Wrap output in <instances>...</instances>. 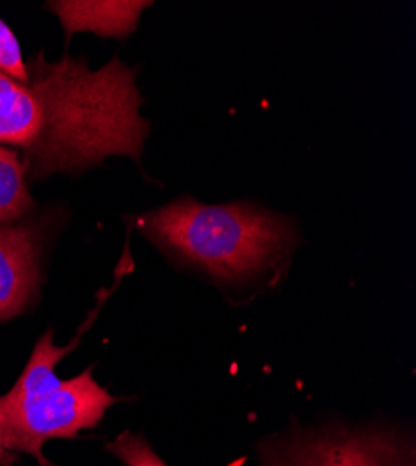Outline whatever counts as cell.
Instances as JSON below:
<instances>
[{
  "mask_svg": "<svg viewBox=\"0 0 416 466\" xmlns=\"http://www.w3.org/2000/svg\"><path fill=\"white\" fill-rule=\"evenodd\" d=\"M26 73V83L0 73V146L21 155L28 179L77 174L118 155L140 163L149 122L135 67L112 58L90 69L40 53Z\"/></svg>",
  "mask_w": 416,
  "mask_h": 466,
  "instance_id": "obj_1",
  "label": "cell"
},
{
  "mask_svg": "<svg viewBox=\"0 0 416 466\" xmlns=\"http://www.w3.org/2000/svg\"><path fill=\"white\" fill-rule=\"evenodd\" d=\"M131 222L165 252L230 284L273 273L299 241L286 217L243 202L208 206L183 197Z\"/></svg>",
  "mask_w": 416,
  "mask_h": 466,
  "instance_id": "obj_2",
  "label": "cell"
},
{
  "mask_svg": "<svg viewBox=\"0 0 416 466\" xmlns=\"http://www.w3.org/2000/svg\"><path fill=\"white\" fill-rule=\"evenodd\" d=\"M83 330L85 325L66 347L55 343L51 329L36 341L17 382L0 396V448L51 466L44 455L49 441L77 439L97 427L107 410L120 401L94 379V366L71 379L56 375V364L73 351Z\"/></svg>",
  "mask_w": 416,
  "mask_h": 466,
  "instance_id": "obj_3",
  "label": "cell"
},
{
  "mask_svg": "<svg viewBox=\"0 0 416 466\" xmlns=\"http://www.w3.org/2000/svg\"><path fill=\"white\" fill-rule=\"evenodd\" d=\"M261 466H416L414 441L391 427L299 430L259 446Z\"/></svg>",
  "mask_w": 416,
  "mask_h": 466,
  "instance_id": "obj_4",
  "label": "cell"
},
{
  "mask_svg": "<svg viewBox=\"0 0 416 466\" xmlns=\"http://www.w3.org/2000/svg\"><path fill=\"white\" fill-rule=\"evenodd\" d=\"M42 231L32 224H0V323L23 316L40 297Z\"/></svg>",
  "mask_w": 416,
  "mask_h": 466,
  "instance_id": "obj_5",
  "label": "cell"
},
{
  "mask_svg": "<svg viewBox=\"0 0 416 466\" xmlns=\"http://www.w3.org/2000/svg\"><path fill=\"white\" fill-rule=\"evenodd\" d=\"M147 0H62L47 3V8L60 19L66 35L75 32H92L99 37L131 35L142 12L149 8Z\"/></svg>",
  "mask_w": 416,
  "mask_h": 466,
  "instance_id": "obj_6",
  "label": "cell"
},
{
  "mask_svg": "<svg viewBox=\"0 0 416 466\" xmlns=\"http://www.w3.org/2000/svg\"><path fill=\"white\" fill-rule=\"evenodd\" d=\"M34 208L21 155L0 146V224H12Z\"/></svg>",
  "mask_w": 416,
  "mask_h": 466,
  "instance_id": "obj_7",
  "label": "cell"
},
{
  "mask_svg": "<svg viewBox=\"0 0 416 466\" xmlns=\"http://www.w3.org/2000/svg\"><path fill=\"white\" fill-rule=\"evenodd\" d=\"M107 451L120 459L126 466H167L142 435L129 431L108 442Z\"/></svg>",
  "mask_w": 416,
  "mask_h": 466,
  "instance_id": "obj_8",
  "label": "cell"
},
{
  "mask_svg": "<svg viewBox=\"0 0 416 466\" xmlns=\"http://www.w3.org/2000/svg\"><path fill=\"white\" fill-rule=\"evenodd\" d=\"M0 73H5L19 83H26V62L21 53L17 35L0 19Z\"/></svg>",
  "mask_w": 416,
  "mask_h": 466,
  "instance_id": "obj_9",
  "label": "cell"
},
{
  "mask_svg": "<svg viewBox=\"0 0 416 466\" xmlns=\"http://www.w3.org/2000/svg\"><path fill=\"white\" fill-rule=\"evenodd\" d=\"M17 461H19L17 453H12L5 448H0V466H15Z\"/></svg>",
  "mask_w": 416,
  "mask_h": 466,
  "instance_id": "obj_10",
  "label": "cell"
}]
</instances>
